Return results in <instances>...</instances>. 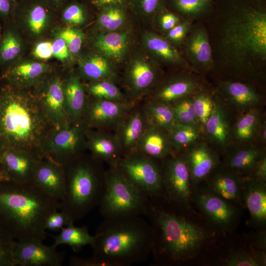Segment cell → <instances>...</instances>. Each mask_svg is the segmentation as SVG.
<instances>
[{
  "instance_id": "obj_18",
  "label": "cell",
  "mask_w": 266,
  "mask_h": 266,
  "mask_svg": "<svg viewBox=\"0 0 266 266\" xmlns=\"http://www.w3.org/2000/svg\"><path fill=\"white\" fill-rule=\"evenodd\" d=\"M180 153L190 172L193 188L205 180L221 164L218 152L204 138Z\"/></svg>"
},
{
  "instance_id": "obj_21",
  "label": "cell",
  "mask_w": 266,
  "mask_h": 266,
  "mask_svg": "<svg viewBox=\"0 0 266 266\" xmlns=\"http://www.w3.org/2000/svg\"><path fill=\"white\" fill-rule=\"evenodd\" d=\"M148 126L143 106H137L136 104L114 129L123 157L136 152L139 141Z\"/></svg>"
},
{
  "instance_id": "obj_43",
  "label": "cell",
  "mask_w": 266,
  "mask_h": 266,
  "mask_svg": "<svg viewBox=\"0 0 266 266\" xmlns=\"http://www.w3.org/2000/svg\"><path fill=\"white\" fill-rule=\"evenodd\" d=\"M192 96L182 98L171 104L175 122L196 127L202 132L196 114Z\"/></svg>"
},
{
  "instance_id": "obj_45",
  "label": "cell",
  "mask_w": 266,
  "mask_h": 266,
  "mask_svg": "<svg viewBox=\"0 0 266 266\" xmlns=\"http://www.w3.org/2000/svg\"><path fill=\"white\" fill-rule=\"evenodd\" d=\"M89 15L87 5L77 0L67 2L62 8V19L69 26L77 27L83 25L87 21Z\"/></svg>"
},
{
  "instance_id": "obj_14",
  "label": "cell",
  "mask_w": 266,
  "mask_h": 266,
  "mask_svg": "<svg viewBox=\"0 0 266 266\" xmlns=\"http://www.w3.org/2000/svg\"><path fill=\"white\" fill-rule=\"evenodd\" d=\"M191 68L161 80L151 92L147 100L171 104L182 98L205 89L202 78Z\"/></svg>"
},
{
  "instance_id": "obj_1",
  "label": "cell",
  "mask_w": 266,
  "mask_h": 266,
  "mask_svg": "<svg viewBox=\"0 0 266 266\" xmlns=\"http://www.w3.org/2000/svg\"><path fill=\"white\" fill-rule=\"evenodd\" d=\"M207 18L210 72L219 82H266V0H212Z\"/></svg>"
},
{
  "instance_id": "obj_19",
  "label": "cell",
  "mask_w": 266,
  "mask_h": 266,
  "mask_svg": "<svg viewBox=\"0 0 266 266\" xmlns=\"http://www.w3.org/2000/svg\"><path fill=\"white\" fill-rule=\"evenodd\" d=\"M64 254L52 245H44L42 241L34 240L15 242L14 265L20 266H61Z\"/></svg>"
},
{
  "instance_id": "obj_53",
  "label": "cell",
  "mask_w": 266,
  "mask_h": 266,
  "mask_svg": "<svg viewBox=\"0 0 266 266\" xmlns=\"http://www.w3.org/2000/svg\"><path fill=\"white\" fill-rule=\"evenodd\" d=\"M52 50L53 56L61 61H66L71 56L66 42L59 37L52 42Z\"/></svg>"
},
{
  "instance_id": "obj_63",
  "label": "cell",
  "mask_w": 266,
  "mask_h": 266,
  "mask_svg": "<svg viewBox=\"0 0 266 266\" xmlns=\"http://www.w3.org/2000/svg\"><path fill=\"white\" fill-rule=\"evenodd\" d=\"M204 0L209 1H212V0Z\"/></svg>"
},
{
  "instance_id": "obj_16",
  "label": "cell",
  "mask_w": 266,
  "mask_h": 266,
  "mask_svg": "<svg viewBox=\"0 0 266 266\" xmlns=\"http://www.w3.org/2000/svg\"><path fill=\"white\" fill-rule=\"evenodd\" d=\"M195 199L199 208L217 228L229 230L236 221L239 211L236 204L216 194L207 187L197 191Z\"/></svg>"
},
{
  "instance_id": "obj_8",
  "label": "cell",
  "mask_w": 266,
  "mask_h": 266,
  "mask_svg": "<svg viewBox=\"0 0 266 266\" xmlns=\"http://www.w3.org/2000/svg\"><path fill=\"white\" fill-rule=\"evenodd\" d=\"M137 151L124 156L118 169L126 179L149 199L166 197L161 163Z\"/></svg>"
},
{
  "instance_id": "obj_31",
  "label": "cell",
  "mask_w": 266,
  "mask_h": 266,
  "mask_svg": "<svg viewBox=\"0 0 266 266\" xmlns=\"http://www.w3.org/2000/svg\"><path fill=\"white\" fill-rule=\"evenodd\" d=\"M265 119L261 107L236 116L231 126V144H258V132Z\"/></svg>"
},
{
  "instance_id": "obj_28",
  "label": "cell",
  "mask_w": 266,
  "mask_h": 266,
  "mask_svg": "<svg viewBox=\"0 0 266 266\" xmlns=\"http://www.w3.org/2000/svg\"><path fill=\"white\" fill-rule=\"evenodd\" d=\"M132 41L129 31H100L92 38L96 52L113 63H119L127 57Z\"/></svg>"
},
{
  "instance_id": "obj_39",
  "label": "cell",
  "mask_w": 266,
  "mask_h": 266,
  "mask_svg": "<svg viewBox=\"0 0 266 266\" xmlns=\"http://www.w3.org/2000/svg\"><path fill=\"white\" fill-rule=\"evenodd\" d=\"M143 108L150 125L167 132L175 123L171 104L147 100Z\"/></svg>"
},
{
  "instance_id": "obj_61",
  "label": "cell",
  "mask_w": 266,
  "mask_h": 266,
  "mask_svg": "<svg viewBox=\"0 0 266 266\" xmlns=\"http://www.w3.org/2000/svg\"><path fill=\"white\" fill-rule=\"evenodd\" d=\"M7 181H9V180L4 169L0 158V184Z\"/></svg>"
},
{
  "instance_id": "obj_2",
  "label": "cell",
  "mask_w": 266,
  "mask_h": 266,
  "mask_svg": "<svg viewBox=\"0 0 266 266\" xmlns=\"http://www.w3.org/2000/svg\"><path fill=\"white\" fill-rule=\"evenodd\" d=\"M183 208L166 197L149 199L145 216L153 232L151 253L157 263L174 265L193 258L208 236L204 228L186 218Z\"/></svg>"
},
{
  "instance_id": "obj_5",
  "label": "cell",
  "mask_w": 266,
  "mask_h": 266,
  "mask_svg": "<svg viewBox=\"0 0 266 266\" xmlns=\"http://www.w3.org/2000/svg\"><path fill=\"white\" fill-rule=\"evenodd\" d=\"M52 127L33 94L9 85L0 92V147L32 151L42 159L43 141Z\"/></svg>"
},
{
  "instance_id": "obj_36",
  "label": "cell",
  "mask_w": 266,
  "mask_h": 266,
  "mask_svg": "<svg viewBox=\"0 0 266 266\" xmlns=\"http://www.w3.org/2000/svg\"><path fill=\"white\" fill-rule=\"evenodd\" d=\"M131 11L128 6L112 4L99 10L96 27L100 31L112 32L121 31L128 21Z\"/></svg>"
},
{
  "instance_id": "obj_57",
  "label": "cell",
  "mask_w": 266,
  "mask_h": 266,
  "mask_svg": "<svg viewBox=\"0 0 266 266\" xmlns=\"http://www.w3.org/2000/svg\"><path fill=\"white\" fill-rule=\"evenodd\" d=\"M16 5V0H0V17H9L15 12Z\"/></svg>"
},
{
  "instance_id": "obj_55",
  "label": "cell",
  "mask_w": 266,
  "mask_h": 266,
  "mask_svg": "<svg viewBox=\"0 0 266 266\" xmlns=\"http://www.w3.org/2000/svg\"><path fill=\"white\" fill-rule=\"evenodd\" d=\"M266 182V154L257 163L252 171L246 176Z\"/></svg>"
},
{
  "instance_id": "obj_24",
  "label": "cell",
  "mask_w": 266,
  "mask_h": 266,
  "mask_svg": "<svg viewBox=\"0 0 266 266\" xmlns=\"http://www.w3.org/2000/svg\"><path fill=\"white\" fill-rule=\"evenodd\" d=\"M85 148L95 159L106 163L110 168H117L123 157L121 148L115 136L103 130H92L88 128Z\"/></svg>"
},
{
  "instance_id": "obj_26",
  "label": "cell",
  "mask_w": 266,
  "mask_h": 266,
  "mask_svg": "<svg viewBox=\"0 0 266 266\" xmlns=\"http://www.w3.org/2000/svg\"><path fill=\"white\" fill-rule=\"evenodd\" d=\"M223 154L224 166L242 176H247L266 154L265 146L232 143Z\"/></svg>"
},
{
  "instance_id": "obj_7",
  "label": "cell",
  "mask_w": 266,
  "mask_h": 266,
  "mask_svg": "<svg viewBox=\"0 0 266 266\" xmlns=\"http://www.w3.org/2000/svg\"><path fill=\"white\" fill-rule=\"evenodd\" d=\"M105 190L99 205L104 217L145 216L149 198L130 183L118 168H110L105 173Z\"/></svg>"
},
{
  "instance_id": "obj_38",
  "label": "cell",
  "mask_w": 266,
  "mask_h": 266,
  "mask_svg": "<svg viewBox=\"0 0 266 266\" xmlns=\"http://www.w3.org/2000/svg\"><path fill=\"white\" fill-rule=\"evenodd\" d=\"M167 133L171 145L175 153L183 152L204 138L202 132L199 128L178 123H175Z\"/></svg>"
},
{
  "instance_id": "obj_54",
  "label": "cell",
  "mask_w": 266,
  "mask_h": 266,
  "mask_svg": "<svg viewBox=\"0 0 266 266\" xmlns=\"http://www.w3.org/2000/svg\"><path fill=\"white\" fill-rule=\"evenodd\" d=\"M52 42L43 41L37 43L33 50V55L37 59L46 60L53 57Z\"/></svg>"
},
{
  "instance_id": "obj_10",
  "label": "cell",
  "mask_w": 266,
  "mask_h": 266,
  "mask_svg": "<svg viewBox=\"0 0 266 266\" xmlns=\"http://www.w3.org/2000/svg\"><path fill=\"white\" fill-rule=\"evenodd\" d=\"M166 198L185 208L193 197L190 172L182 153H176L161 161Z\"/></svg>"
},
{
  "instance_id": "obj_34",
  "label": "cell",
  "mask_w": 266,
  "mask_h": 266,
  "mask_svg": "<svg viewBox=\"0 0 266 266\" xmlns=\"http://www.w3.org/2000/svg\"><path fill=\"white\" fill-rule=\"evenodd\" d=\"M16 9L23 14L30 32L36 36L46 29L53 10L44 0H23L20 3L17 1Z\"/></svg>"
},
{
  "instance_id": "obj_33",
  "label": "cell",
  "mask_w": 266,
  "mask_h": 266,
  "mask_svg": "<svg viewBox=\"0 0 266 266\" xmlns=\"http://www.w3.org/2000/svg\"><path fill=\"white\" fill-rule=\"evenodd\" d=\"M136 151L160 161L176 153L167 133L149 124L139 141Z\"/></svg>"
},
{
  "instance_id": "obj_12",
  "label": "cell",
  "mask_w": 266,
  "mask_h": 266,
  "mask_svg": "<svg viewBox=\"0 0 266 266\" xmlns=\"http://www.w3.org/2000/svg\"><path fill=\"white\" fill-rule=\"evenodd\" d=\"M146 53L133 56L126 69L125 82L133 101L150 93L162 80L160 65Z\"/></svg>"
},
{
  "instance_id": "obj_62",
  "label": "cell",
  "mask_w": 266,
  "mask_h": 266,
  "mask_svg": "<svg viewBox=\"0 0 266 266\" xmlns=\"http://www.w3.org/2000/svg\"><path fill=\"white\" fill-rule=\"evenodd\" d=\"M1 29H0V37L1 36Z\"/></svg>"
},
{
  "instance_id": "obj_23",
  "label": "cell",
  "mask_w": 266,
  "mask_h": 266,
  "mask_svg": "<svg viewBox=\"0 0 266 266\" xmlns=\"http://www.w3.org/2000/svg\"><path fill=\"white\" fill-rule=\"evenodd\" d=\"M214 97V108L204 125L203 136L214 149L223 154L231 144L230 113Z\"/></svg>"
},
{
  "instance_id": "obj_4",
  "label": "cell",
  "mask_w": 266,
  "mask_h": 266,
  "mask_svg": "<svg viewBox=\"0 0 266 266\" xmlns=\"http://www.w3.org/2000/svg\"><path fill=\"white\" fill-rule=\"evenodd\" d=\"M59 207V201L32 182L7 181L0 184V218L6 225L8 233L18 241L45 239V221Z\"/></svg>"
},
{
  "instance_id": "obj_25",
  "label": "cell",
  "mask_w": 266,
  "mask_h": 266,
  "mask_svg": "<svg viewBox=\"0 0 266 266\" xmlns=\"http://www.w3.org/2000/svg\"><path fill=\"white\" fill-rule=\"evenodd\" d=\"M49 64L33 60L12 63L5 70L3 77L9 85L29 90L34 87L51 71Z\"/></svg>"
},
{
  "instance_id": "obj_58",
  "label": "cell",
  "mask_w": 266,
  "mask_h": 266,
  "mask_svg": "<svg viewBox=\"0 0 266 266\" xmlns=\"http://www.w3.org/2000/svg\"><path fill=\"white\" fill-rule=\"evenodd\" d=\"M131 0H90V4L98 10L101 8L112 4H122L128 6Z\"/></svg>"
},
{
  "instance_id": "obj_35",
  "label": "cell",
  "mask_w": 266,
  "mask_h": 266,
  "mask_svg": "<svg viewBox=\"0 0 266 266\" xmlns=\"http://www.w3.org/2000/svg\"><path fill=\"white\" fill-rule=\"evenodd\" d=\"M79 77L91 81L113 79L116 75L114 63L97 52H89L78 59Z\"/></svg>"
},
{
  "instance_id": "obj_37",
  "label": "cell",
  "mask_w": 266,
  "mask_h": 266,
  "mask_svg": "<svg viewBox=\"0 0 266 266\" xmlns=\"http://www.w3.org/2000/svg\"><path fill=\"white\" fill-rule=\"evenodd\" d=\"M54 242L52 245L54 247L65 244L70 247L74 252L78 253L83 247L92 244L94 235L89 233L87 227H77L71 222L62 228L60 233L54 236Z\"/></svg>"
},
{
  "instance_id": "obj_47",
  "label": "cell",
  "mask_w": 266,
  "mask_h": 266,
  "mask_svg": "<svg viewBox=\"0 0 266 266\" xmlns=\"http://www.w3.org/2000/svg\"><path fill=\"white\" fill-rule=\"evenodd\" d=\"M57 37L64 40L71 55L79 52L84 41L83 32L76 26H68L58 30Z\"/></svg>"
},
{
  "instance_id": "obj_30",
  "label": "cell",
  "mask_w": 266,
  "mask_h": 266,
  "mask_svg": "<svg viewBox=\"0 0 266 266\" xmlns=\"http://www.w3.org/2000/svg\"><path fill=\"white\" fill-rule=\"evenodd\" d=\"M242 200L250 214L252 221L258 226L266 222V183L254 178H243Z\"/></svg>"
},
{
  "instance_id": "obj_64",
  "label": "cell",
  "mask_w": 266,
  "mask_h": 266,
  "mask_svg": "<svg viewBox=\"0 0 266 266\" xmlns=\"http://www.w3.org/2000/svg\"><path fill=\"white\" fill-rule=\"evenodd\" d=\"M83 0L89 1L90 0Z\"/></svg>"
},
{
  "instance_id": "obj_9",
  "label": "cell",
  "mask_w": 266,
  "mask_h": 266,
  "mask_svg": "<svg viewBox=\"0 0 266 266\" xmlns=\"http://www.w3.org/2000/svg\"><path fill=\"white\" fill-rule=\"evenodd\" d=\"M87 129L82 122L51 128L42 144V159H50L64 165L80 155L85 148Z\"/></svg>"
},
{
  "instance_id": "obj_11",
  "label": "cell",
  "mask_w": 266,
  "mask_h": 266,
  "mask_svg": "<svg viewBox=\"0 0 266 266\" xmlns=\"http://www.w3.org/2000/svg\"><path fill=\"white\" fill-rule=\"evenodd\" d=\"M49 74L34 87L33 95L40 111L52 128L67 126L71 123L65 109L63 81L59 76H49Z\"/></svg>"
},
{
  "instance_id": "obj_15",
  "label": "cell",
  "mask_w": 266,
  "mask_h": 266,
  "mask_svg": "<svg viewBox=\"0 0 266 266\" xmlns=\"http://www.w3.org/2000/svg\"><path fill=\"white\" fill-rule=\"evenodd\" d=\"M88 100L82 122L88 128L115 129L135 104L133 101L120 102L92 97Z\"/></svg>"
},
{
  "instance_id": "obj_60",
  "label": "cell",
  "mask_w": 266,
  "mask_h": 266,
  "mask_svg": "<svg viewBox=\"0 0 266 266\" xmlns=\"http://www.w3.org/2000/svg\"><path fill=\"white\" fill-rule=\"evenodd\" d=\"M47 4L55 10L62 8L69 0H44Z\"/></svg>"
},
{
  "instance_id": "obj_46",
  "label": "cell",
  "mask_w": 266,
  "mask_h": 266,
  "mask_svg": "<svg viewBox=\"0 0 266 266\" xmlns=\"http://www.w3.org/2000/svg\"><path fill=\"white\" fill-rule=\"evenodd\" d=\"M166 0H131L128 7L132 13L141 18L153 20L166 6Z\"/></svg>"
},
{
  "instance_id": "obj_56",
  "label": "cell",
  "mask_w": 266,
  "mask_h": 266,
  "mask_svg": "<svg viewBox=\"0 0 266 266\" xmlns=\"http://www.w3.org/2000/svg\"><path fill=\"white\" fill-rule=\"evenodd\" d=\"M69 264L71 266H106L103 262L93 256L88 258L72 256L70 258Z\"/></svg>"
},
{
  "instance_id": "obj_20",
  "label": "cell",
  "mask_w": 266,
  "mask_h": 266,
  "mask_svg": "<svg viewBox=\"0 0 266 266\" xmlns=\"http://www.w3.org/2000/svg\"><path fill=\"white\" fill-rule=\"evenodd\" d=\"M0 158L9 181L23 184L32 182L39 160L33 152L18 148H0Z\"/></svg>"
},
{
  "instance_id": "obj_49",
  "label": "cell",
  "mask_w": 266,
  "mask_h": 266,
  "mask_svg": "<svg viewBox=\"0 0 266 266\" xmlns=\"http://www.w3.org/2000/svg\"><path fill=\"white\" fill-rule=\"evenodd\" d=\"M183 19L166 6L157 14L153 20L157 22L160 30L165 33Z\"/></svg>"
},
{
  "instance_id": "obj_22",
  "label": "cell",
  "mask_w": 266,
  "mask_h": 266,
  "mask_svg": "<svg viewBox=\"0 0 266 266\" xmlns=\"http://www.w3.org/2000/svg\"><path fill=\"white\" fill-rule=\"evenodd\" d=\"M32 183L47 196L60 201L66 190L64 166L50 159L40 160Z\"/></svg>"
},
{
  "instance_id": "obj_6",
  "label": "cell",
  "mask_w": 266,
  "mask_h": 266,
  "mask_svg": "<svg viewBox=\"0 0 266 266\" xmlns=\"http://www.w3.org/2000/svg\"><path fill=\"white\" fill-rule=\"evenodd\" d=\"M101 161L79 155L64 165L66 190L59 207L74 223L99 206L104 195L105 173Z\"/></svg>"
},
{
  "instance_id": "obj_44",
  "label": "cell",
  "mask_w": 266,
  "mask_h": 266,
  "mask_svg": "<svg viewBox=\"0 0 266 266\" xmlns=\"http://www.w3.org/2000/svg\"><path fill=\"white\" fill-rule=\"evenodd\" d=\"M192 96L196 114L203 134L204 125L214 108V94L204 89Z\"/></svg>"
},
{
  "instance_id": "obj_13",
  "label": "cell",
  "mask_w": 266,
  "mask_h": 266,
  "mask_svg": "<svg viewBox=\"0 0 266 266\" xmlns=\"http://www.w3.org/2000/svg\"><path fill=\"white\" fill-rule=\"evenodd\" d=\"M260 90L248 82L226 80L219 82L213 94L230 113L237 116L264 105V97Z\"/></svg>"
},
{
  "instance_id": "obj_27",
  "label": "cell",
  "mask_w": 266,
  "mask_h": 266,
  "mask_svg": "<svg viewBox=\"0 0 266 266\" xmlns=\"http://www.w3.org/2000/svg\"><path fill=\"white\" fill-rule=\"evenodd\" d=\"M243 178L221 163L205 180L207 187L211 191L236 205H241Z\"/></svg>"
},
{
  "instance_id": "obj_3",
  "label": "cell",
  "mask_w": 266,
  "mask_h": 266,
  "mask_svg": "<svg viewBox=\"0 0 266 266\" xmlns=\"http://www.w3.org/2000/svg\"><path fill=\"white\" fill-rule=\"evenodd\" d=\"M150 224L141 216L104 217L90 245L94 257L106 266H130L145 262L152 253Z\"/></svg>"
},
{
  "instance_id": "obj_41",
  "label": "cell",
  "mask_w": 266,
  "mask_h": 266,
  "mask_svg": "<svg viewBox=\"0 0 266 266\" xmlns=\"http://www.w3.org/2000/svg\"><path fill=\"white\" fill-rule=\"evenodd\" d=\"M22 49L19 34L12 29L6 30L0 37V64L12 63L20 56Z\"/></svg>"
},
{
  "instance_id": "obj_59",
  "label": "cell",
  "mask_w": 266,
  "mask_h": 266,
  "mask_svg": "<svg viewBox=\"0 0 266 266\" xmlns=\"http://www.w3.org/2000/svg\"><path fill=\"white\" fill-rule=\"evenodd\" d=\"M258 144L265 146L266 143V121L265 119L262 122L258 134Z\"/></svg>"
},
{
  "instance_id": "obj_50",
  "label": "cell",
  "mask_w": 266,
  "mask_h": 266,
  "mask_svg": "<svg viewBox=\"0 0 266 266\" xmlns=\"http://www.w3.org/2000/svg\"><path fill=\"white\" fill-rule=\"evenodd\" d=\"M0 232V266H15L13 261V251L15 242L8 233Z\"/></svg>"
},
{
  "instance_id": "obj_42",
  "label": "cell",
  "mask_w": 266,
  "mask_h": 266,
  "mask_svg": "<svg viewBox=\"0 0 266 266\" xmlns=\"http://www.w3.org/2000/svg\"><path fill=\"white\" fill-rule=\"evenodd\" d=\"M87 90L94 98L120 102L129 101L115 85L113 79L91 81L87 85Z\"/></svg>"
},
{
  "instance_id": "obj_40",
  "label": "cell",
  "mask_w": 266,
  "mask_h": 266,
  "mask_svg": "<svg viewBox=\"0 0 266 266\" xmlns=\"http://www.w3.org/2000/svg\"><path fill=\"white\" fill-rule=\"evenodd\" d=\"M166 7L183 19L194 20L206 16L211 1L204 0H166Z\"/></svg>"
},
{
  "instance_id": "obj_17",
  "label": "cell",
  "mask_w": 266,
  "mask_h": 266,
  "mask_svg": "<svg viewBox=\"0 0 266 266\" xmlns=\"http://www.w3.org/2000/svg\"><path fill=\"white\" fill-rule=\"evenodd\" d=\"M181 47V54L194 71L200 74L210 72L212 50L205 26L193 25Z\"/></svg>"
},
{
  "instance_id": "obj_48",
  "label": "cell",
  "mask_w": 266,
  "mask_h": 266,
  "mask_svg": "<svg viewBox=\"0 0 266 266\" xmlns=\"http://www.w3.org/2000/svg\"><path fill=\"white\" fill-rule=\"evenodd\" d=\"M193 20L184 19L163 36L174 46L181 47L193 25Z\"/></svg>"
},
{
  "instance_id": "obj_52",
  "label": "cell",
  "mask_w": 266,
  "mask_h": 266,
  "mask_svg": "<svg viewBox=\"0 0 266 266\" xmlns=\"http://www.w3.org/2000/svg\"><path fill=\"white\" fill-rule=\"evenodd\" d=\"M73 222L63 211L58 210L51 213L47 218L45 224V229L52 231H59Z\"/></svg>"
},
{
  "instance_id": "obj_32",
  "label": "cell",
  "mask_w": 266,
  "mask_h": 266,
  "mask_svg": "<svg viewBox=\"0 0 266 266\" xmlns=\"http://www.w3.org/2000/svg\"><path fill=\"white\" fill-rule=\"evenodd\" d=\"M66 111L70 123L82 122L87 106L85 88L78 76H71L63 81Z\"/></svg>"
},
{
  "instance_id": "obj_29",
  "label": "cell",
  "mask_w": 266,
  "mask_h": 266,
  "mask_svg": "<svg viewBox=\"0 0 266 266\" xmlns=\"http://www.w3.org/2000/svg\"><path fill=\"white\" fill-rule=\"evenodd\" d=\"M142 41L146 52L160 65L191 68L181 53L164 36L145 32L142 34Z\"/></svg>"
},
{
  "instance_id": "obj_51",
  "label": "cell",
  "mask_w": 266,
  "mask_h": 266,
  "mask_svg": "<svg viewBox=\"0 0 266 266\" xmlns=\"http://www.w3.org/2000/svg\"><path fill=\"white\" fill-rule=\"evenodd\" d=\"M223 264L227 266H258L252 254L243 250L231 253Z\"/></svg>"
}]
</instances>
